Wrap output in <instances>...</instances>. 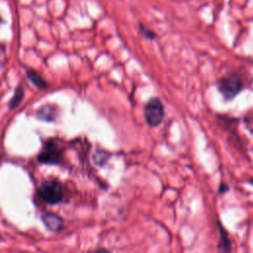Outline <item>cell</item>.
I'll list each match as a JSON object with an SVG mask.
<instances>
[{"label": "cell", "mask_w": 253, "mask_h": 253, "mask_svg": "<svg viewBox=\"0 0 253 253\" xmlns=\"http://www.w3.org/2000/svg\"><path fill=\"white\" fill-rule=\"evenodd\" d=\"M217 90L227 102L233 100L244 88L243 81L236 73H229L218 79Z\"/></svg>", "instance_id": "1"}, {"label": "cell", "mask_w": 253, "mask_h": 253, "mask_svg": "<svg viewBox=\"0 0 253 253\" xmlns=\"http://www.w3.org/2000/svg\"><path fill=\"white\" fill-rule=\"evenodd\" d=\"M37 160L42 164L57 165L61 160V150L53 140H47L38 154Z\"/></svg>", "instance_id": "4"}, {"label": "cell", "mask_w": 253, "mask_h": 253, "mask_svg": "<svg viewBox=\"0 0 253 253\" xmlns=\"http://www.w3.org/2000/svg\"><path fill=\"white\" fill-rule=\"evenodd\" d=\"M247 182H248V184H250L251 186H253V177H252V178H250V179H248V180H247Z\"/></svg>", "instance_id": "13"}, {"label": "cell", "mask_w": 253, "mask_h": 253, "mask_svg": "<svg viewBox=\"0 0 253 253\" xmlns=\"http://www.w3.org/2000/svg\"><path fill=\"white\" fill-rule=\"evenodd\" d=\"M139 29H140L141 34H142L146 39H148V40H153V39L156 38L155 33L152 32V31H150V30H148V29H146L143 25H139Z\"/></svg>", "instance_id": "11"}, {"label": "cell", "mask_w": 253, "mask_h": 253, "mask_svg": "<svg viewBox=\"0 0 253 253\" xmlns=\"http://www.w3.org/2000/svg\"><path fill=\"white\" fill-rule=\"evenodd\" d=\"M216 224H217L218 233H219L217 250L221 252H230L232 250V246H231V240L229 238V234L219 220H216Z\"/></svg>", "instance_id": "7"}, {"label": "cell", "mask_w": 253, "mask_h": 253, "mask_svg": "<svg viewBox=\"0 0 253 253\" xmlns=\"http://www.w3.org/2000/svg\"><path fill=\"white\" fill-rule=\"evenodd\" d=\"M26 74L28 79L38 88L41 89H46L47 88V83L45 82V80L42 77L41 74H39L36 70L34 69H27L26 70Z\"/></svg>", "instance_id": "8"}, {"label": "cell", "mask_w": 253, "mask_h": 253, "mask_svg": "<svg viewBox=\"0 0 253 253\" xmlns=\"http://www.w3.org/2000/svg\"><path fill=\"white\" fill-rule=\"evenodd\" d=\"M23 98H24V90H23L22 86L19 85V86L15 89L14 94H13L11 100L9 101V109H10V110H13V109H15L16 107H18V106L20 105V103L22 102Z\"/></svg>", "instance_id": "10"}, {"label": "cell", "mask_w": 253, "mask_h": 253, "mask_svg": "<svg viewBox=\"0 0 253 253\" xmlns=\"http://www.w3.org/2000/svg\"><path fill=\"white\" fill-rule=\"evenodd\" d=\"M38 193L40 198L47 205H57L63 198L61 185L53 180L43 181L41 184Z\"/></svg>", "instance_id": "2"}, {"label": "cell", "mask_w": 253, "mask_h": 253, "mask_svg": "<svg viewBox=\"0 0 253 253\" xmlns=\"http://www.w3.org/2000/svg\"><path fill=\"white\" fill-rule=\"evenodd\" d=\"M41 218L45 228L51 232H60L64 227L63 218L56 213L46 212Z\"/></svg>", "instance_id": "5"}, {"label": "cell", "mask_w": 253, "mask_h": 253, "mask_svg": "<svg viewBox=\"0 0 253 253\" xmlns=\"http://www.w3.org/2000/svg\"><path fill=\"white\" fill-rule=\"evenodd\" d=\"M58 114H59V111L57 107L52 104H44L41 106L36 113L37 118L39 120L43 122H48V123L55 121L58 117Z\"/></svg>", "instance_id": "6"}, {"label": "cell", "mask_w": 253, "mask_h": 253, "mask_svg": "<svg viewBox=\"0 0 253 253\" xmlns=\"http://www.w3.org/2000/svg\"><path fill=\"white\" fill-rule=\"evenodd\" d=\"M229 191V186L225 183H220L218 187V194H225Z\"/></svg>", "instance_id": "12"}, {"label": "cell", "mask_w": 253, "mask_h": 253, "mask_svg": "<svg viewBox=\"0 0 253 253\" xmlns=\"http://www.w3.org/2000/svg\"><path fill=\"white\" fill-rule=\"evenodd\" d=\"M143 116L146 124L151 127L158 126L162 123L165 112L164 106L159 98L153 97L148 100L144 107Z\"/></svg>", "instance_id": "3"}, {"label": "cell", "mask_w": 253, "mask_h": 253, "mask_svg": "<svg viewBox=\"0 0 253 253\" xmlns=\"http://www.w3.org/2000/svg\"><path fill=\"white\" fill-rule=\"evenodd\" d=\"M110 153L104 149H97L93 154V160L96 165L103 167L109 160Z\"/></svg>", "instance_id": "9"}]
</instances>
